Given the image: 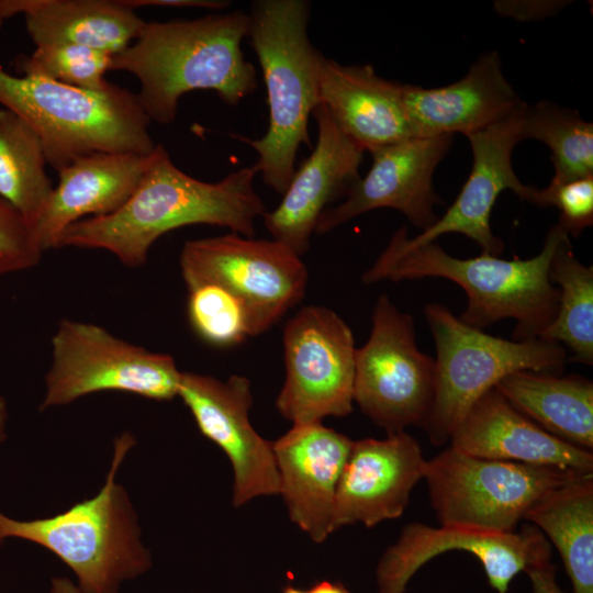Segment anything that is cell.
<instances>
[{
    "mask_svg": "<svg viewBox=\"0 0 593 593\" xmlns=\"http://www.w3.org/2000/svg\"><path fill=\"white\" fill-rule=\"evenodd\" d=\"M450 443L452 448L483 459L593 473L591 450L548 433L517 411L495 388L471 406Z\"/></svg>",
    "mask_w": 593,
    "mask_h": 593,
    "instance_id": "cell-21",
    "label": "cell"
},
{
    "mask_svg": "<svg viewBox=\"0 0 593 593\" xmlns=\"http://www.w3.org/2000/svg\"><path fill=\"white\" fill-rule=\"evenodd\" d=\"M424 315L436 346L434 398L421 427L441 446L471 406L506 376L530 370L560 372L566 348L551 340L505 339L473 328L440 303H428Z\"/></svg>",
    "mask_w": 593,
    "mask_h": 593,
    "instance_id": "cell-7",
    "label": "cell"
},
{
    "mask_svg": "<svg viewBox=\"0 0 593 593\" xmlns=\"http://www.w3.org/2000/svg\"><path fill=\"white\" fill-rule=\"evenodd\" d=\"M135 445L130 433L114 440L111 468L100 491L57 515L18 521L0 512V545L9 538L40 545L76 575L80 593H119L121 585L147 572L149 551L141 541L136 513L116 472Z\"/></svg>",
    "mask_w": 593,
    "mask_h": 593,
    "instance_id": "cell-5",
    "label": "cell"
},
{
    "mask_svg": "<svg viewBox=\"0 0 593 593\" xmlns=\"http://www.w3.org/2000/svg\"><path fill=\"white\" fill-rule=\"evenodd\" d=\"M495 389L548 433L581 448H593V383L580 376L521 370Z\"/></svg>",
    "mask_w": 593,
    "mask_h": 593,
    "instance_id": "cell-25",
    "label": "cell"
},
{
    "mask_svg": "<svg viewBox=\"0 0 593 593\" xmlns=\"http://www.w3.org/2000/svg\"><path fill=\"white\" fill-rule=\"evenodd\" d=\"M524 519L555 545L573 593H593V474L550 490Z\"/></svg>",
    "mask_w": 593,
    "mask_h": 593,
    "instance_id": "cell-26",
    "label": "cell"
},
{
    "mask_svg": "<svg viewBox=\"0 0 593 593\" xmlns=\"http://www.w3.org/2000/svg\"><path fill=\"white\" fill-rule=\"evenodd\" d=\"M567 236L559 224L553 225L540 253L529 259H502L485 253L461 259L447 254L435 242L404 247L395 232L361 280L371 284L383 280L448 279L468 296L461 322L483 329L510 317L516 322L513 339L537 338L558 311L559 290L549 280V266Z\"/></svg>",
    "mask_w": 593,
    "mask_h": 593,
    "instance_id": "cell-3",
    "label": "cell"
},
{
    "mask_svg": "<svg viewBox=\"0 0 593 593\" xmlns=\"http://www.w3.org/2000/svg\"><path fill=\"white\" fill-rule=\"evenodd\" d=\"M570 1H494L495 10L518 21H538L559 12Z\"/></svg>",
    "mask_w": 593,
    "mask_h": 593,
    "instance_id": "cell-34",
    "label": "cell"
},
{
    "mask_svg": "<svg viewBox=\"0 0 593 593\" xmlns=\"http://www.w3.org/2000/svg\"><path fill=\"white\" fill-rule=\"evenodd\" d=\"M307 591L309 593H349L342 584L329 581H321Z\"/></svg>",
    "mask_w": 593,
    "mask_h": 593,
    "instance_id": "cell-39",
    "label": "cell"
},
{
    "mask_svg": "<svg viewBox=\"0 0 593 593\" xmlns=\"http://www.w3.org/2000/svg\"><path fill=\"white\" fill-rule=\"evenodd\" d=\"M538 206H556L560 211L559 225L578 237L593 224V176L553 188L538 189Z\"/></svg>",
    "mask_w": 593,
    "mask_h": 593,
    "instance_id": "cell-33",
    "label": "cell"
},
{
    "mask_svg": "<svg viewBox=\"0 0 593 593\" xmlns=\"http://www.w3.org/2000/svg\"><path fill=\"white\" fill-rule=\"evenodd\" d=\"M403 93L404 83L380 77L370 65L322 59L320 103L363 152L412 137Z\"/></svg>",
    "mask_w": 593,
    "mask_h": 593,
    "instance_id": "cell-23",
    "label": "cell"
},
{
    "mask_svg": "<svg viewBox=\"0 0 593 593\" xmlns=\"http://www.w3.org/2000/svg\"><path fill=\"white\" fill-rule=\"evenodd\" d=\"M353 441L322 422L293 424L272 441L289 517L317 544L333 533L336 490Z\"/></svg>",
    "mask_w": 593,
    "mask_h": 593,
    "instance_id": "cell-19",
    "label": "cell"
},
{
    "mask_svg": "<svg viewBox=\"0 0 593 593\" xmlns=\"http://www.w3.org/2000/svg\"><path fill=\"white\" fill-rule=\"evenodd\" d=\"M284 383L278 412L293 424L351 413L356 350L350 327L333 310L307 305L283 328Z\"/></svg>",
    "mask_w": 593,
    "mask_h": 593,
    "instance_id": "cell-12",
    "label": "cell"
},
{
    "mask_svg": "<svg viewBox=\"0 0 593 593\" xmlns=\"http://www.w3.org/2000/svg\"><path fill=\"white\" fill-rule=\"evenodd\" d=\"M134 10L139 7H169V8H203L222 10L228 5L227 1L221 0H125Z\"/></svg>",
    "mask_w": 593,
    "mask_h": 593,
    "instance_id": "cell-36",
    "label": "cell"
},
{
    "mask_svg": "<svg viewBox=\"0 0 593 593\" xmlns=\"http://www.w3.org/2000/svg\"><path fill=\"white\" fill-rule=\"evenodd\" d=\"M282 593H309V591H304V590L288 585L284 588Z\"/></svg>",
    "mask_w": 593,
    "mask_h": 593,
    "instance_id": "cell-41",
    "label": "cell"
},
{
    "mask_svg": "<svg viewBox=\"0 0 593 593\" xmlns=\"http://www.w3.org/2000/svg\"><path fill=\"white\" fill-rule=\"evenodd\" d=\"M449 550L475 556L496 593H507L519 572L551 559L548 540L534 525L523 527L519 533H492L414 522L402 529L398 540L381 556L376 569L377 593H405L419 568Z\"/></svg>",
    "mask_w": 593,
    "mask_h": 593,
    "instance_id": "cell-13",
    "label": "cell"
},
{
    "mask_svg": "<svg viewBox=\"0 0 593 593\" xmlns=\"http://www.w3.org/2000/svg\"><path fill=\"white\" fill-rule=\"evenodd\" d=\"M49 593H80L77 585L68 578H53Z\"/></svg>",
    "mask_w": 593,
    "mask_h": 593,
    "instance_id": "cell-37",
    "label": "cell"
},
{
    "mask_svg": "<svg viewBox=\"0 0 593 593\" xmlns=\"http://www.w3.org/2000/svg\"><path fill=\"white\" fill-rule=\"evenodd\" d=\"M310 12L305 0H257L248 14V37L267 89L269 125L261 138H236L257 152L254 170L281 195L294 174L300 145H311L309 119L320 103L324 55L310 41Z\"/></svg>",
    "mask_w": 593,
    "mask_h": 593,
    "instance_id": "cell-4",
    "label": "cell"
},
{
    "mask_svg": "<svg viewBox=\"0 0 593 593\" xmlns=\"http://www.w3.org/2000/svg\"><path fill=\"white\" fill-rule=\"evenodd\" d=\"M180 269L187 288L216 283L244 304L250 335L271 328L305 294L307 269L281 242L254 239L236 233L188 240Z\"/></svg>",
    "mask_w": 593,
    "mask_h": 593,
    "instance_id": "cell-10",
    "label": "cell"
},
{
    "mask_svg": "<svg viewBox=\"0 0 593 593\" xmlns=\"http://www.w3.org/2000/svg\"><path fill=\"white\" fill-rule=\"evenodd\" d=\"M403 94L412 137L469 136L526 105L506 79L496 51L482 54L452 83L436 88L404 83Z\"/></svg>",
    "mask_w": 593,
    "mask_h": 593,
    "instance_id": "cell-20",
    "label": "cell"
},
{
    "mask_svg": "<svg viewBox=\"0 0 593 593\" xmlns=\"http://www.w3.org/2000/svg\"><path fill=\"white\" fill-rule=\"evenodd\" d=\"M20 14V0H0V30L4 21Z\"/></svg>",
    "mask_w": 593,
    "mask_h": 593,
    "instance_id": "cell-38",
    "label": "cell"
},
{
    "mask_svg": "<svg viewBox=\"0 0 593 593\" xmlns=\"http://www.w3.org/2000/svg\"><path fill=\"white\" fill-rule=\"evenodd\" d=\"M255 176L253 167H245L217 182H205L179 169L158 144L127 201L111 214L69 225L57 248L104 249L126 267L137 268L160 236L179 227L206 224L253 238L256 219L267 212L255 191Z\"/></svg>",
    "mask_w": 593,
    "mask_h": 593,
    "instance_id": "cell-1",
    "label": "cell"
},
{
    "mask_svg": "<svg viewBox=\"0 0 593 593\" xmlns=\"http://www.w3.org/2000/svg\"><path fill=\"white\" fill-rule=\"evenodd\" d=\"M8 407L4 398L0 393V444L7 438Z\"/></svg>",
    "mask_w": 593,
    "mask_h": 593,
    "instance_id": "cell-40",
    "label": "cell"
},
{
    "mask_svg": "<svg viewBox=\"0 0 593 593\" xmlns=\"http://www.w3.org/2000/svg\"><path fill=\"white\" fill-rule=\"evenodd\" d=\"M593 474L556 466L492 460L451 446L426 460L423 479L440 525L511 533L547 492Z\"/></svg>",
    "mask_w": 593,
    "mask_h": 593,
    "instance_id": "cell-8",
    "label": "cell"
},
{
    "mask_svg": "<svg viewBox=\"0 0 593 593\" xmlns=\"http://www.w3.org/2000/svg\"><path fill=\"white\" fill-rule=\"evenodd\" d=\"M249 23L239 10L145 22L138 37L112 57L111 70L138 80L136 96L150 122L172 123L180 98L194 90H213L224 103L237 105L257 89L256 69L240 47Z\"/></svg>",
    "mask_w": 593,
    "mask_h": 593,
    "instance_id": "cell-2",
    "label": "cell"
},
{
    "mask_svg": "<svg viewBox=\"0 0 593 593\" xmlns=\"http://www.w3.org/2000/svg\"><path fill=\"white\" fill-rule=\"evenodd\" d=\"M181 373L170 355L131 344L98 324L64 318L52 337L40 411L102 391L169 401L178 396Z\"/></svg>",
    "mask_w": 593,
    "mask_h": 593,
    "instance_id": "cell-9",
    "label": "cell"
},
{
    "mask_svg": "<svg viewBox=\"0 0 593 593\" xmlns=\"http://www.w3.org/2000/svg\"><path fill=\"white\" fill-rule=\"evenodd\" d=\"M425 461L418 441L405 430L354 440L336 490L332 530L399 518L423 479Z\"/></svg>",
    "mask_w": 593,
    "mask_h": 593,
    "instance_id": "cell-18",
    "label": "cell"
},
{
    "mask_svg": "<svg viewBox=\"0 0 593 593\" xmlns=\"http://www.w3.org/2000/svg\"><path fill=\"white\" fill-rule=\"evenodd\" d=\"M525 573L529 577L534 593H564L556 580V567L551 559L530 567Z\"/></svg>",
    "mask_w": 593,
    "mask_h": 593,
    "instance_id": "cell-35",
    "label": "cell"
},
{
    "mask_svg": "<svg viewBox=\"0 0 593 593\" xmlns=\"http://www.w3.org/2000/svg\"><path fill=\"white\" fill-rule=\"evenodd\" d=\"M187 313L192 331L211 346L232 347L251 336L244 304L220 284L188 287Z\"/></svg>",
    "mask_w": 593,
    "mask_h": 593,
    "instance_id": "cell-31",
    "label": "cell"
},
{
    "mask_svg": "<svg viewBox=\"0 0 593 593\" xmlns=\"http://www.w3.org/2000/svg\"><path fill=\"white\" fill-rule=\"evenodd\" d=\"M40 136L20 116L0 109V198L34 228L53 192Z\"/></svg>",
    "mask_w": 593,
    "mask_h": 593,
    "instance_id": "cell-27",
    "label": "cell"
},
{
    "mask_svg": "<svg viewBox=\"0 0 593 593\" xmlns=\"http://www.w3.org/2000/svg\"><path fill=\"white\" fill-rule=\"evenodd\" d=\"M521 137L542 142L550 148L555 172L547 187L593 176V124L577 110L546 100L526 104Z\"/></svg>",
    "mask_w": 593,
    "mask_h": 593,
    "instance_id": "cell-29",
    "label": "cell"
},
{
    "mask_svg": "<svg viewBox=\"0 0 593 593\" xmlns=\"http://www.w3.org/2000/svg\"><path fill=\"white\" fill-rule=\"evenodd\" d=\"M549 280L559 287V304L553 321L539 338L563 344L572 353L569 360L593 365V267L574 256L570 236L558 245Z\"/></svg>",
    "mask_w": 593,
    "mask_h": 593,
    "instance_id": "cell-28",
    "label": "cell"
},
{
    "mask_svg": "<svg viewBox=\"0 0 593 593\" xmlns=\"http://www.w3.org/2000/svg\"><path fill=\"white\" fill-rule=\"evenodd\" d=\"M43 253L31 225L0 198V277L32 269Z\"/></svg>",
    "mask_w": 593,
    "mask_h": 593,
    "instance_id": "cell-32",
    "label": "cell"
},
{
    "mask_svg": "<svg viewBox=\"0 0 593 593\" xmlns=\"http://www.w3.org/2000/svg\"><path fill=\"white\" fill-rule=\"evenodd\" d=\"M312 115L318 130L316 145L294 170L279 205L262 215L272 239L300 257L309 250L311 236L327 205L345 198L360 178L365 153L339 130L323 103L315 107Z\"/></svg>",
    "mask_w": 593,
    "mask_h": 593,
    "instance_id": "cell-17",
    "label": "cell"
},
{
    "mask_svg": "<svg viewBox=\"0 0 593 593\" xmlns=\"http://www.w3.org/2000/svg\"><path fill=\"white\" fill-rule=\"evenodd\" d=\"M0 104L36 132L47 164L57 171L88 154H150L157 146L136 93L114 83L89 91L12 75L0 65Z\"/></svg>",
    "mask_w": 593,
    "mask_h": 593,
    "instance_id": "cell-6",
    "label": "cell"
},
{
    "mask_svg": "<svg viewBox=\"0 0 593 593\" xmlns=\"http://www.w3.org/2000/svg\"><path fill=\"white\" fill-rule=\"evenodd\" d=\"M527 104V103H526ZM526 107V105H525ZM525 107L515 114L471 134L472 168L454 203L436 223L413 238L405 226L396 233L404 247L435 242L445 234H462L475 242L482 253L499 257L503 242L491 228L492 210L499 195L513 191L521 200L537 205L538 189L524 184L512 166V153L522 141Z\"/></svg>",
    "mask_w": 593,
    "mask_h": 593,
    "instance_id": "cell-16",
    "label": "cell"
},
{
    "mask_svg": "<svg viewBox=\"0 0 593 593\" xmlns=\"http://www.w3.org/2000/svg\"><path fill=\"white\" fill-rule=\"evenodd\" d=\"M153 155L99 152L58 170V184L33 228L42 250L57 248L69 225L119 210L138 186Z\"/></svg>",
    "mask_w": 593,
    "mask_h": 593,
    "instance_id": "cell-22",
    "label": "cell"
},
{
    "mask_svg": "<svg viewBox=\"0 0 593 593\" xmlns=\"http://www.w3.org/2000/svg\"><path fill=\"white\" fill-rule=\"evenodd\" d=\"M178 396L203 436L220 447L233 468V505L239 507L264 495L279 494V474L272 441L249 422L250 381L238 374L226 381L182 372Z\"/></svg>",
    "mask_w": 593,
    "mask_h": 593,
    "instance_id": "cell-14",
    "label": "cell"
},
{
    "mask_svg": "<svg viewBox=\"0 0 593 593\" xmlns=\"http://www.w3.org/2000/svg\"><path fill=\"white\" fill-rule=\"evenodd\" d=\"M112 57L86 46L51 44L18 57L16 70L21 76L43 77L89 91H104L112 85L104 78L111 70Z\"/></svg>",
    "mask_w": 593,
    "mask_h": 593,
    "instance_id": "cell-30",
    "label": "cell"
},
{
    "mask_svg": "<svg viewBox=\"0 0 593 593\" xmlns=\"http://www.w3.org/2000/svg\"><path fill=\"white\" fill-rule=\"evenodd\" d=\"M451 135L411 137L372 150V164L363 178L349 189L345 199L320 216L318 235L376 209H394L417 228L436 223L435 205L441 200L433 184L438 164L448 154Z\"/></svg>",
    "mask_w": 593,
    "mask_h": 593,
    "instance_id": "cell-15",
    "label": "cell"
},
{
    "mask_svg": "<svg viewBox=\"0 0 593 593\" xmlns=\"http://www.w3.org/2000/svg\"><path fill=\"white\" fill-rule=\"evenodd\" d=\"M435 361L416 344L415 322L381 294L372 328L357 348L354 401L388 434L422 426L434 398Z\"/></svg>",
    "mask_w": 593,
    "mask_h": 593,
    "instance_id": "cell-11",
    "label": "cell"
},
{
    "mask_svg": "<svg viewBox=\"0 0 593 593\" xmlns=\"http://www.w3.org/2000/svg\"><path fill=\"white\" fill-rule=\"evenodd\" d=\"M35 47L72 44L108 53L126 49L145 21L125 0H20Z\"/></svg>",
    "mask_w": 593,
    "mask_h": 593,
    "instance_id": "cell-24",
    "label": "cell"
}]
</instances>
